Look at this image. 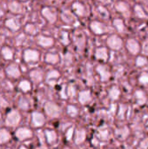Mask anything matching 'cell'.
<instances>
[{
  "instance_id": "cell-1",
  "label": "cell",
  "mask_w": 148,
  "mask_h": 149,
  "mask_svg": "<svg viewBox=\"0 0 148 149\" xmlns=\"http://www.w3.org/2000/svg\"><path fill=\"white\" fill-rule=\"evenodd\" d=\"M45 110L47 113L51 117H57L59 115V113H60L59 107L52 103H48L45 107Z\"/></svg>"
},
{
  "instance_id": "cell-2",
  "label": "cell",
  "mask_w": 148,
  "mask_h": 149,
  "mask_svg": "<svg viewBox=\"0 0 148 149\" xmlns=\"http://www.w3.org/2000/svg\"><path fill=\"white\" fill-rule=\"evenodd\" d=\"M108 44L109 45L112 47V48H114V49H119L121 45V41L120 39H119L118 38L116 37H113L109 39L108 41Z\"/></svg>"
},
{
  "instance_id": "cell-3",
  "label": "cell",
  "mask_w": 148,
  "mask_h": 149,
  "mask_svg": "<svg viewBox=\"0 0 148 149\" xmlns=\"http://www.w3.org/2000/svg\"><path fill=\"white\" fill-rule=\"evenodd\" d=\"M91 100V94L89 91H85V92H82L79 94V101L82 104L87 103Z\"/></svg>"
},
{
  "instance_id": "cell-4",
  "label": "cell",
  "mask_w": 148,
  "mask_h": 149,
  "mask_svg": "<svg viewBox=\"0 0 148 149\" xmlns=\"http://www.w3.org/2000/svg\"><path fill=\"white\" fill-rule=\"evenodd\" d=\"M33 121H34V124L36 126H41V125H43V123L44 121V116L40 113H35L33 114Z\"/></svg>"
},
{
  "instance_id": "cell-5",
  "label": "cell",
  "mask_w": 148,
  "mask_h": 149,
  "mask_svg": "<svg viewBox=\"0 0 148 149\" xmlns=\"http://www.w3.org/2000/svg\"><path fill=\"white\" fill-rule=\"evenodd\" d=\"M85 139V133L84 130H79L77 132V136H76V143L79 144L82 143L84 141V140Z\"/></svg>"
},
{
  "instance_id": "cell-6",
  "label": "cell",
  "mask_w": 148,
  "mask_h": 149,
  "mask_svg": "<svg viewBox=\"0 0 148 149\" xmlns=\"http://www.w3.org/2000/svg\"><path fill=\"white\" fill-rule=\"evenodd\" d=\"M128 48H129V50L132 52H133V53H136V52H138V51H139V46H138V44L135 42V41H133V40H130L129 42H128Z\"/></svg>"
},
{
  "instance_id": "cell-7",
  "label": "cell",
  "mask_w": 148,
  "mask_h": 149,
  "mask_svg": "<svg viewBox=\"0 0 148 149\" xmlns=\"http://www.w3.org/2000/svg\"><path fill=\"white\" fill-rule=\"evenodd\" d=\"M98 71L100 72V75H101V78H102V80H106L108 78H109V73H107V72L106 71V69L102 66H99L98 67Z\"/></svg>"
},
{
  "instance_id": "cell-8",
  "label": "cell",
  "mask_w": 148,
  "mask_h": 149,
  "mask_svg": "<svg viewBox=\"0 0 148 149\" xmlns=\"http://www.w3.org/2000/svg\"><path fill=\"white\" fill-rule=\"evenodd\" d=\"M136 97H137V99L139 100V103H140V104L145 103V101H146V96H145V94H144L143 92H141V91L140 92V91L136 92Z\"/></svg>"
},
{
  "instance_id": "cell-9",
  "label": "cell",
  "mask_w": 148,
  "mask_h": 149,
  "mask_svg": "<svg viewBox=\"0 0 148 149\" xmlns=\"http://www.w3.org/2000/svg\"><path fill=\"white\" fill-rule=\"evenodd\" d=\"M46 134H47L48 141H49V142H51V143H52V142L56 140V138H57L56 134H55L54 132H52V131H51V132L47 131V132H46Z\"/></svg>"
},
{
  "instance_id": "cell-10",
  "label": "cell",
  "mask_w": 148,
  "mask_h": 149,
  "mask_svg": "<svg viewBox=\"0 0 148 149\" xmlns=\"http://www.w3.org/2000/svg\"><path fill=\"white\" fill-rule=\"evenodd\" d=\"M119 95H120V91H119L116 87H113V88L111 90V92H110V96H111L113 100H116V99H118Z\"/></svg>"
},
{
  "instance_id": "cell-11",
  "label": "cell",
  "mask_w": 148,
  "mask_h": 149,
  "mask_svg": "<svg viewBox=\"0 0 148 149\" xmlns=\"http://www.w3.org/2000/svg\"><path fill=\"white\" fill-rule=\"evenodd\" d=\"M68 113H69L71 116L74 117V116H76V115L78 114V109H77L75 107L69 106V107H68Z\"/></svg>"
},
{
  "instance_id": "cell-12",
  "label": "cell",
  "mask_w": 148,
  "mask_h": 149,
  "mask_svg": "<svg viewBox=\"0 0 148 149\" xmlns=\"http://www.w3.org/2000/svg\"><path fill=\"white\" fill-rule=\"evenodd\" d=\"M97 57L100 58H103V59H106V51L105 49L99 50L98 52H97Z\"/></svg>"
},
{
  "instance_id": "cell-13",
  "label": "cell",
  "mask_w": 148,
  "mask_h": 149,
  "mask_svg": "<svg viewBox=\"0 0 148 149\" xmlns=\"http://www.w3.org/2000/svg\"><path fill=\"white\" fill-rule=\"evenodd\" d=\"M147 63V60L143 58H139L138 60H137V65H143Z\"/></svg>"
},
{
  "instance_id": "cell-14",
  "label": "cell",
  "mask_w": 148,
  "mask_h": 149,
  "mask_svg": "<svg viewBox=\"0 0 148 149\" xmlns=\"http://www.w3.org/2000/svg\"><path fill=\"white\" fill-rule=\"evenodd\" d=\"M140 82H142V83H144V84H147L148 83V76L147 75H143L141 78H140Z\"/></svg>"
}]
</instances>
